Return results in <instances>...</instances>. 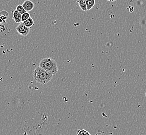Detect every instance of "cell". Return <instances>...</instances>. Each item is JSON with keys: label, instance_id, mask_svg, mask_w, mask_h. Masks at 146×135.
<instances>
[{"label": "cell", "instance_id": "1", "mask_svg": "<svg viewBox=\"0 0 146 135\" xmlns=\"http://www.w3.org/2000/svg\"><path fill=\"white\" fill-rule=\"evenodd\" d=\"M53 74L40 67L33 71V77L35 82L41 84H46L53 79Z\"/></svg>", "mask_w": 146, "mask_h": 135}, {"label": "cell", "instance_id": "2", "mask_svg": "<svg viewBox=\"0 0 146 135\" xmlns=\"http://www.w3.org/2000/svg\"><path fill=\"white\" fill-rule=\"evenodd\" d=\"M39 67L53 75L56 74L58 71L57 62L52 58H47L42 59L39 64Z\"/></svg>", "mask_w": 146, "mask_h": 135}, {"label": "cell", "instance_id": "3", "mask_svg": "<svg viewBox=\"0 0 146 135\" xmlns=\"http://www.w3.org/2000/svg\"><path fill=\"white\" fill-rule=\"evenodd\" d=\"M16 29L19 34L24 36H26L27 35H28L29 33L30 28L26 27L25 26L23 22H21L16 27Z\"/></svg>", "mask_w": 146, "mask_h": 135}, {"label": "cell", "instance_id": "4", "mask_svg": "<svg viewBox=\"0 0 146 135\" xmlns=\"http://www.w3.org/2000/svg\"><path fill=\"white\" fill-rule=\"evenodd\" d=\"M23 9H25L27 12H30L32 11L35 7V4L30 0L25 1L22 4Z\"/></svg>", "mask_w": 146, "mask_h": 135}, {"label": "cell", "instance_id": "5", "mask_svg": "<svg viewBox=\"0 0 146 135\" xmlns=\"http://www.w3.org/2000/svg\"><path fill=\"white\" fill-rule=\"evenodd\" d=\"M13 18L16 23L20 24L21 22V15L16 10H15L13 12Z\"/></svg>", "mask_w": 146, "mask_h": 135}, {"label": "cell", "instance_id": "6", "mask_svg": "<svg viewBox=\"0 0 146 135\" xmlns=\"http://www.w3.org/2000/svg\"><path fill=\"white\" fill-rule=\"evenodd\" d=\"M77 3L79 4V7L83 11H87V7L86 4V0H77Z\"/></svg>", "mask_w": 146, "mask_h": 135}, {"label": "cell", "instance_id": "7", "mask_svg": "<svg viewBox=\"0 0 146 135\" xmlns=\"http://www.w3.org/2000/svg\"><path fill=\"white\" fill-rule=\"evenodd\" d=\"M23 22L25 24V26L27 27V28H31L35 24L34 21L33 20V19L31 17L29 19H28L27 20L23 21Z\"/></svg>", "mask_w": 146, "mask_h": 135}, {"label": "cell", "instance_id": "8", "mask_svg": "<svg viewBox=\"0 0 146 135\" xmlns=\"http://www.w3.org/2000/svg\"><path fill=\"white\" fill-rule=\"evenodd\" d=\"M9 15L8 12H6L5 11H3L0 12V18L2 20L3 22L5 23V21L7 18H9Z\"/></svg>", "mask_w": 146, "mask_h": 135}, {"label": "cell", "instance_id": "9", "mask_svg": "<svg viewBox=\"0 0 146 135\" xmlns=\"http://www.w3.org/2000/svg\"><path fill=\"white\" fill-rule=\"evenodd\" d=\"M95 4V0H86L87 10L90 11L93 7Z\"/></svg>", "mask_w": 146, "mask_h": 135}, {"label": "cell", "instance_id": "10", "mask_svg": "<svg viewBox=\"0 0 146 135\" xmlns=\"http://www.w3.org/2000/svg\"><path fill=\"white\" fill-rule=\"evenodd\" d=\"M16 10L17 11L18 13H19L21 15H23L24 13H25L27 12L25 9H23V6H22V5H18L16 7Z\"/></svg>", "mask_w": 146, "mask_h": 135}, {"label": "cell", "instance_id": "11", "mask_svg": "<svg viewBox=\"0 0 146 135\" xmlns=\"http://www.w3.org/2000/svg\"><path fill=\"white\" fill-rule=\"evenodd\" d=\"M30 14L28 12H26L25 13L23 14V15H21V22H23L27 20L28 19H29L30 17Z\"/></svg>", "mask_w": 146, "mask_h": 135}, {"label": "cell", "instance_id": "12", "mask_svg": "<svg viewBox=\"0 0 146 135\" xmlns=\"http://www.w3.org/2000/svg\"><path fill=\"white\" fill-rule=\"evenodd\" d=\"M78 135H91V134L88 132V131H86V130H80L79 132H78Z\"/></svg>", "mask_w": 146, "mask_h": 135}, {"label": "cell", "instance_id": "13", "mask_svg": "<svg viewBox=\"0 0 146 135\" xmlns=\"http://www.w3.org/2000/svg\"><path fill=\"white\" fill-rule=\"evenodd\" d=\"M108 2H114V1H117V0H107Z\"/></svg>", "mask_w": 146, "mask_h": 135}, {"label": "cell", "instance_id": "14", "mask_svg": "<svg viewBox=\"0 0 146 135\" xmlns=\"http://www.w3.org/2000/svg\"><path fill=\"white\" fill-rule=\"evenodd\" d=\"M3 21H2V20L1 19V18H0V24H2V23H3Z\"/></svg>", "mask_w": 146, "mask_h": 135}]
</instances>
